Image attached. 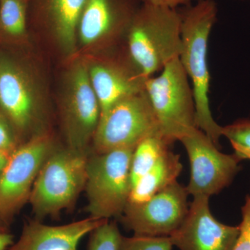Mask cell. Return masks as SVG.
Masks as SVG:
<instances>
[{
  "instance_id": "28",
  "label": "cell",
  "mask_w": 250,
  "mask_h": 250,
  "mask_svg": "<svg viewBox=\"0 0 250 250\" xmlns=\"http://www.w3.org/2000/svg\"><path fill=\"white\" fill-rule=\"evenodd\" d=\"M237 156L243 160V159H250V151H243V152H235Z\"/></svg>"
},
{
  "instance_id": "18",
  "label": "cell",
  "mask_w": 250,
  "mask_h": 250,
  "mask_svg": "<svg viewBox=\"0 0 250 250\" xmlns=\"http://www.w3.org/2000/svg\"><path fill=\"white\" fill-rule=\"evenodd\" d=\"M171 145L161 131H156L136 146L130 165L131 188L155 166L161 156L170 150Z\"/></svg>"
},
{
  "instance_id": "23",
  "label": "cell",
  "mask_w": 250,
  "mask_h": 250,
  "mask_svg": "<svg viewBox=\"0 0 250 250\" xmlns=\"http://www.w3.org/2000/svg\"><path fill=\"white\" fill-rule=\"evenodd\" d=\"M242 221L239 226V234L231 250H250V192L241 208Z\"/></svg>"
},
{
  "instance_id": "1",
  "label": "cell",
  "mask_w": 250,
  "mask_h": 250,
  "mask_svg": "<svg viewBox=\"0 0 250 250\" xmlns=\"http://www.w3.org/2000/svg\"><path fill=\"white\" fill-rule=\"evenodd\" d=\"M214 0H199L182 14V50L179 60L192 83L195 105V124L219 147L222 127L213 118L208 92V43L218 17Z\"/></svg>"
},
{
  "instance_id": "3",
  "label": "cell",
  "mask_w": 250,
  "mask_h": 250,
  "mask_svg": "<svg viewBox=\"0 0 250 250\" xmlns=\"http://www.w3.org/2000/svg\"><path fill=\"white\" fill-rule=\"evenodd\" d=\"M0 111L20 144L49 132V113L39 76L7 58L0 60Z\"/></svg>"
},
{
  "instance_id": "16",
  "label": "cell",
  "mask_w": 250,
  "mask_h": 250,
  "mask_svg": "<svg viewBox=\"0 0 250 250\" xmlns=\"http://www.w3.org/2000/svg\"><path fill=\"white\" fill-rule=\"evenodd\" d=\"M105 220L89 216L51 226L34 219L24 224L19 239L8 250H79L81 241Z\"/></svg>"
},
{
  "instance_id": "8",
  "label": "cell",
  "mask_w": 250,
  "mask_h": 250,
  "mask_svg": "<svg viewBox=\"0 0 250 250\" xmlns=\"http://www.w3.org/2000/svg\"><path fill=\"white\" fill-rule=\"evenodd\" d=\"M59 146L49 131L22 143L10 156L0 174V218L8 228L29 202L41 167Z\"/></svg>"
},
{
  "instance_id": "13",
  "label": "cell",
  "mask_w": 250,
  "mask_h": 250,
  "mask_svg": "<svg viewBox=\"0 0 250 250\" xmlns=\"http://www.w3.org/2000/svg\"><path fill=\"white\" fill-rule=\"evenodd\" d=\"M188 195L177 181L142 203H128L118 220L136 236H170L187 216Z\"/></svg>"
},
{
  "instance_id": "25",
  "label": "cell",
  "mask_w": 250,
  "mask_h": 250,
  "mask_svg": "<svg viewBox=\"0 0 250 250\" xmlns=\"http://www.w3.org/2000/svg\"><path fill=\"white\" fill-rule=\"evenodd\" d=\"M199 0H142L143 3L154 5V6H164V7L177 9L181 5L190 4L192 1Z\"/></svg>"
},
{
  "instance_id": "21",
  "label": "cell",
  "mask_w": 250,
  "mask_h": 250,
  "mask_svg": "<svg viewBox=\"0 0 250 250\" xmlns=\"http://www.w3.org/2000/svg\"><path fill=\"white\" fill-rule=\"evenodd\" d=\"M169 236H134L122 237L119 250H172Z\"/></svg>"
},
{
  "instance_id": "26",
  "label": "cell",
  "mask_w": 250,
  "mask_h": 250,
  "mask_svg": "<svg viewBox=\"0 0 250 250\" xmlns=\"http://www.w3.org/2000/svg\"><path fill=\"white\" fill-rule=\"evenodd\" d=\"M14 237L9 231H0V250H8L14 245Z\"/></svg>"
},
{
  "instance_id": "5",
  "label": "cell",
  "mask_w": 250,
  "mask_h": 250,
  "mask_svg": "<svg viewBox=\"0 0 250 250\" xmlns=\"http://www.w3.org/2000/svg\"><path fill=\"white\" fill-rule=\"evenodd\" d=\"M70 61L59 100L61 125L65 147L89 155L101 111L90 82L86 59L77 56Z\"/></svg>"
},
{
  "instance_id": "7",
  "label": "cell",
  "mask_w": 250,
  "mask_h": 250,
  "mask_svg": "<svg viewBox=\"0 0 250 250\" xmlns=\"http://www.w3.org/2000/svg\"><path fill=\"white\" fill-rule=\"evenodd\" d=\"M135 148L90 154L87 163V212L100 220L118 219L129 202L130 165Z\"/></svg>"
},
{
  "instance_id": "12",
  "label": "cell",
  "mask_w": 250,
  "mask_h": 250,
  "mask_svg": "<svg viewBox=\"0 0 250 250\" xmlns=\"http://www.w3.org/2000/svg\"><path fill=\"white\" fill-rule=\"evenodd\" d=\"M83 57L100 104V118L118 102L144 91L147 79L131 60L125 45Z\"/></svg>"
},
{
  "instance_id": "22",
  "label": "cell",
  "mask_w": 250,
  "mask_h": 250,
  "mask_svg": "<svg viewBox=\"0 0 250 250\" xmlns=\"http://www.w3.org/2000/svg\"><path fill=\"white\" fill-rule=\"evenodd\" d=\"M222 136L230 141L235 152L250 151V121L242 119L222 127Z\"/></svg>"
},
{
  "instance_id": "27",
  "label": "cell",
  "mask_w": 250,
  "mask_h": 250,
  "mask_svg": "<svg viewBox=\"0 0 250 250\" xmlns=\"http://www.w3.org/2000/svg\"><path fill=\"white\" fill-rule=\"evenodd\" d=\"M11 154L7 152H0V174H1L6 163L9 160Z\"/></svg>"
},
{
  "instance_id": "4",
  "label": "cell",
  "mask_w": 250,
  "mask_h": 250,
  "mask_svg": "<svg viewBox=\"0 0 250 250\" xmlns=\"http://www.w3.org/2000/svg\"><path fill=\"white\" fill-rule=\"evenodd\" d=\"M88 155L59 146L41 167L29 203L36 220L57 218L70 209L86 183Z\"/></svg>"
},
{
  "instance_id": "19",
  "label": "cell",
  "mask_w": 250,
  "mask_h": 250,
  "mask_svg": "<svg viewBox=\"0 0 250 250\" xmlns=\"http://www.w3.org/2000/svg\"><path fill=\"white\" fill-rule=\"evenodd\" d=\"M29 0H0V29L21 39L27 36Z\"/></svg>"
},
{
  "instance_id": "29",
  "label": "cell",
  "mask_w": 250,
  "mask_h": 250,
  "mask_svg": "<svg viewBox=\"0 0 250 250\" xmlns=\"http://www.w3.org/2000/svg\"><path fill=\"white\" fill-rule=\"evenodd\" d=\"M0 231H9V228L6 226V225L4 223H3L2 220L0 218Z\"/></svg>"
},
{
  "instance_id": "2",
  "label": "cell",
  "mask_w": 250,
  "mask_h": 250,
  "mask_svg": "<svg viewBox=\"0 0 250 250\" xmlns=\"http://www.w3.org/2000/svg\"><path fill=\"white\" fill-rule=\"evenodd\" d=\"M129 57L146 79L154 76L182 50V14L177 9L143 3L125 39Z\"/></svg>"
},
{
  "instance_id": "9",
  "label": "cell",
  "mask_w": 250,
  "mask_h": 250,
  "mask_svg": "<svg viewBox=\"0 0 250 250\" xmlns=\"http://www.w3.org/2000/svg\"><path fill=\"white\" fill-rule=\"evenodd\" d=\"M156 131H160L159 124L144 90L118 102L100 118L90 152L101 154L135 148Z\"/></svg>"
},
{
  "instance_id": "17",
  "label": "cell",
  "mask_w": 250,
  "mask_h": 250,
  "mask_svg": "<svg viewBox=\"0 0 250 250\" xmlns=\"http://www.w3.org/2000/svg\"><path fill=\"white\" fill-rule=\"evenodd\" d=\"M182 167L180 156L170 149L167 151L155 166L131 188L128 203H142L177 182Z\"/></svg>"
},
{
  "instance_id": "6",
  "label": "cell",
  "mask_w": 250,
  "mask_h": 250,
  "mask_svg": "<svg viewBox=\"0 0 250 250\" xmlns=\"http://www.w3.org/2000/svg\"><path fill=\"white\" fill-rule=\"evenodd\" d=\"M147 94L163 136L173 144L195 128V105L190 80L179 58L146 82Z\"/></svg>"
},
{
  "instance_id": "15",
  "label": "cell",
  "mask_w": 250,
  "mask_h": 250,
  "mask_svg": "<svg viewBox=\"0 0 250 250\" xmlns=\"http://www.w3.org/2000/svg\"><path fill=\"white\" fill-rule=\"evenodd\" d=\"M87 0H29V16L37 28L53 37L69 60L78 56L77 32Z\"/></svg>"
},
{
  "instance_id": "14",
  "label": "cell",
  "mask_w": 250,
  "mask_h": 250,
  "mask_svg": "<svg viewBox=\"0 0 250 250\" xmlns=\"http://www.w3.org/2000/svg\"><path fill=\"white\" fill-rule=\"evenodd\" d=\"M210 197H193L187 216L170 235L179 250H231L239 234L238 226H229L215 218L209 208Z\"/></svg>"
},
{
  "instance_id": "24",
  "label": "cell",
  "mask_w": 250,
  "mask_h": 250,
  "mask_svg": "<svg viewBox=\"0 0 250 250\" xmlns=\"http://www.w3.org/2000/svg\"><path fill=\"white\" fill-rule=\"evenodd\" d=\"M21 146L7 118L0 111V152L12 154Z\"/></svg>"
},
{
  "instance_id": "20",
  "label": "cell",
  "mask_w": 250,
  "mask_h": 250,
  "mask_svg": "<svg viewBox=\"0 0 250 250\" xmlns=\"http://www.w3.org/2000/svg\"><path fill=\"white\" fill-rule=\"evenodd\" d=\"M122 237L116 222L105 220L89 233L87 250H119Z\"/></svg>"
},
{
  "instance_id": "10",
  "label": "cell",
  "mask_w": 250,
  "mask_h": 250,
  "mask_svg": "<svg viewBox=\"0 0 250 250\" xmlns=\"http://www.w3.org/2000/svg\"><path fill=\"white\" fill-rule=\"evenodd\" d=\"M142 4V0H87L77 27L78 54L95 55L120 45Z\"/></svg>"
},
{
  "instance_id": "11",
  "label": "cell",
  "mask_w": 250,
  "mask_h": 250,
  "mask_svg": "<svg viewBox=\"0 0 250 250\" xmlns=\"http://www.w3.org/2000/svg\"><path fill=\"white\" fill-rule=\"evenodd\" d=\"M188 156L190 176L186 187L192 197H210L221 192L232 182L241 170L242 161L236 154L220 152L203 131L195 128L180 140Z\"/></svg>"
}]
</instances>
